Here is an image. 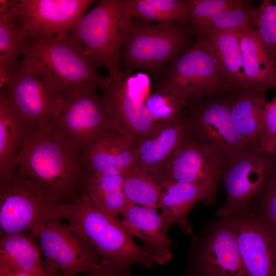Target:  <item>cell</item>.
<instances>
[{
  "mask_svg": "<svg viewBox=\"0 0 276 276\" xmlns=\"http://www.w3.org/2000/svg\"><path fill=\"white\" fill-rule=\"evenodd\" d=\"M17 170L65 204L81 194L87 174L82 152L51 119L38 123L26 140Z\"/></svg>",
  "mask_w": 276,
  "mask_h": 276,
  "instance_id": "6da1fadb",
  "label": "cell"
},
{
  "mask_svg": "<svg viewBox=\"0 0 276 276\" xmlns=\"http://www.w3.org/2000/svg\"><path fill=\"white\" fill-rule=\"evenodd\" d=\"M67 212L69 224L101 260L146 268L156 264L150 250L134 242L118 215L102 209L84 193L67 204Z\"/></svg>",
  "mask_w": 276,
  "mask_h": 276,
  "instance_id": "7a4b0ae2",
  "label": "cell"
},
{
  "mask_svg": "<svg viewBox=\"0 0 276 276\" xmlns=\"http://www.w3.org/2000/svg\"><path fill=\"white\" fill-rule=\"evenodd\" d=\"M155 90L172 94L190 103L233 90L209 42L202 36L173 59Z\"/></svg>",
  "mask_w": 276,
  "mask_h": 276,
  "instance_id": "3957f363",
  "label": "cell"
},
{
  "mask_svg": "<svg viewBox=\"0 0 276 276\" xmlns=\"http://www.w3.org/2000/svg\"><path fill=\"white\" fill-rule=\"evenodd\" d=\"M67 210V204L17 170L0 181L1 236L26 234L37 239L50 221L66 219Z\"/></svg>",
  "mask_w": 276,
  "mask_h": 276,
  "instance_id": "277c9868",
  "label": "cell"
},
{
  "mask_svg": "<svg viewBox=\"0 0 276 276\" xmlns=\"http://www.w3.org/2000/svg\"><path fill=\"white\" fill-rule=\"evenodd\" d=\"M194 36L189 22L163 25L133 19L121 52V71L142 70L148 75L163 72L194 42Z\"/></svg>",
  "mask_w": 276,
  "mask_h": 276,
  "instance_id": "5b68a950",
  "label": "cell"
},
{
  "mask_svg": "<svg viewBox=\"0 0 276 276\" xmlns=\"http://www.w3.org/2000/svg\"><path fill=\"white\" fill-rule=\"evenodd\" d=\"M133 19L126 0H101L84 14L71 35L100 67L106 69L109 78H118L123 74L120 66L122 48Z\"/></svg>",
  "mask_w": 276,
  "mask_h": 276,
  "instance_id": "8992f818",
  "label": "cell"
},
{
  "mask_svg": "<svg viewBox=\"0 0 276 276\" xmlns=\"http://www.w3.org/2000/svg\"><path fill=\"white\" fill-rule=\"evenodd\" d=\"M22 56L42 64L62 85L66 95L99 87L106 77L86 48L70 35L53 38L27 39Z\"/></svg>",
  "mask_w": 276,
  "mask_h": 276,
  "instance_id": "52a82bcc",
  "label": "cell"
},
{
  "mask_svg": "<svg viewBox=\"0 0 276 276\" xmlns=\"http://www.w3.org/2000/svg\"><path fill=\"white\" fill-rule=\"evenodd\" d=\"M0 93L25 120L36 126L55 117L66 96L50 71L28 56H22L16 71L0 87Z\"/></svg>",
  "mask_w": 276,
  "mask_h": 276,
  "instance_id": "ba28073f",
  "label": "cell"
},
{
  "mask_svg": "<svg viewBox=\"0 0 276 276\" xmlns=\"http://www.w3.org/2000/svg\"><path fill=\"white\" fill-rule=\"evenodd\" d=\"M99 88L117 130L136 146L155 124L145 104L151 93L149 76L140 72L108 77Z\"/></svg>",
  "mask_w": 276,
  "mask_h": 276,
  "instance_id": "9c48e42d",
  "label": "cell"
},
{
  "mask_svg": "<svg viewBox=\"0 0 276 276\" xmlns=\"http://www.w3.org/2000/svg\"><path fill=\"white\" fill-rule=\"evenodd\" d=\"M275 165V160L259 145L225 157L221 179L226 200L217 216L227 219L248 209Z\"/></svg>",
  "mask_w": 276,
  "mask_h": 276,
  "instance_id": "30bf717a",
  "label": "cell"
},
{
  "mask_svg": "<svg viewBox=\"0 0 276 276\" xmlns=\"http://www.w3.org/2000/svg\"><path fill=\"white\" fill-rule=\"evenodd\" d=\"M51 120L83 153L118 131L105 99L96 88L66 96L60 110Z\"/></svg>",
  "mask_w": 276,
  "mask_h": 276,
  "instance_id": "8fae6325",
  "label": "cell"
},
{
  "mask_svg": "<svg viewBox=\"0 0 276 276\" xmlns=\"http://www.w3.org/2000/svg\"><path fill=\"white\" fill-rule=\"evenodd\" d=\"M93 0L12 1L10 11L19 26L23 43L27 39L70 35Z\"/></svg>",
  "mask_w": 276,
  "mask_h": 276,
  "instance_id": "7c38bea8",
  "label": "cell"
},
{
  "mask_svg": "<svg viewBox=\"0 0 276 276\" xmlns=\"http://www.w3.org/2000/svg\"><path fill=\"white\" fill-rule=\"evenodd\" d=\"M227 94L209 96L190 103L185 111L191 136L225 157L250 146L233 121Z\"/></svg>",
  "mask_w": 276,
  "mask_h": 276,
  "instance_id": "4fadbf2b",
  "label": "cell"
},
{
  "mask_svg": "<svg viewBox=\"0 0 276 276\" xmlns=\"http://www.w3.org/2000/svg\"><path fill=\"white\" fill-rule=\"evenodd\" d=\"M225 156L202 145L191 134L155 175L162 185L169 181L198 185L214 204Z\"/></svg>",
  "mask_w": 276,
  "mask_h": 276,
  "instance_id": "5bb4252c",
  "label": "cell"
},
{
  "mask_svg": "<svg viewBox=\"0 0 276 276\" xmlns=\"http://www.w3.org/2000/svg\"><path fill=\"white\" fill-rule=\"evenodd\" d=\"M37 241L45 256V270L64 276L86 274L101 262L100 256L61 220L50 221L39 234Z\"/></svg>",
  "mask_w": 276,
  "mask_h": 276,
  "instance_id": "9a60e30c",
  "label": "cell"
},
{
  "mask_svg": "<svg viewBox=\"0 0 276 276\" xmlns=\"http://www.w3.org/2000/svg\"><path fill=\"white\" fill-rule=\"evenodd\" d=\"M193 241L188 276H247L229 219L222 218Z\"/></svg>",
  "mask_w": 276,
  "mask_h": 276,
  "instance_id": "2e32d148",
  "label": "cell"
},
{
  "mask_svg": "<svg viewBox=\"0 0 276 276\" xmlns=\"http://www.w3.org/2000/svg\"><path fill=\"white\" fill-rule=\"evenodd\" d=\"M247 276H276V232L250 206L228 218Z\"/></svg>",
  "mask_w": 276,
  "mask_h": 276,
  "instance_id": "e0dca14e",
  "label": "cell"
},
{
  "mask_svg": "<svg viewBox=\"0 0 276 276\" xmlns=\"http://www.w3.org/2000/svg\"><path fill=\"white\" fill-rule=\"evenodd\" d=\"M190 133L185 112L174 120L155 123L136 147L134 167L155 176Z\"/></svg>",
  "mask_w": 276,
  "mask_h": 276,
  "instance_id": "ac0fdd59",
  "label": "cell"
},
{
  "mask_svg": "<svg viewBox=\"0 0 276 276\" xmlns=\"http://www.w3.org/2000/svg\"><path fill=\"white\" fill-rule=\"evenodd\" d=\"M121 215L126 229L150 250L156 264L165 265L171 260L172 244L168 235L169 228L156 209L131 204Z\"/></svg>",
  "mask_w": 276,
  "mask_h": 276,
  "instance_id": "d6986e66",
  "label": "cell"
},
{
  "mask_svg": "<svg viewBox=\"0 0 276 276\" xmlns=\"http://www.w3.org/2000/svg\"><path fill=\"white\" fill-rule=\"evenodd\" d=\"M136 146L117 131L99 141L83 153L86 172L90 175H123L133 167Z\"/></svg>",
  "mask_w": 276,
  "mask_h": 276,
  "instance_id": "ffe728a7",
  "label": "cell"
},
{
  "mask_svg": "<svg viewBox=\"0 0 276 276\" xmlns=\"http://www.w3.org/2000/svg\"><path fill=\"white\" fill-rule=\"evenodd\" d=\"M37 126L27 122L0 93V181L17 170V161L26 140Z\"/></svg>",
  "mask_w": 276,
  "mask_h": 276,
  "instance_id": "44dd1931",
  "label": "cell"
},
{
  "mask_svg": "<svg viewBox=\"0 0 276 276\" xmlns=\"http://www.w3.org/2000/svg\"><path fill=\"white\" fill-rule=\"evenodd\" d=\"M246 88L266 93L276 80V62L266 52L256 30L249 25L239 29Z\"/></svg>",
  "mask_w": 276,
  "mask_h": 276,
  "instance_id": "7402d4cb",
  "label": "cell"
},
{
  "mask_svg": "<svg viewBox=\"0 0 276 276\" xmlns=\"http://www.w3.org/2000/svg\"><path fill=\"white\" fill-rule=\"evenodd\" d=\"M163 187L157 209L161 210L167 226L176 224L183 233H191L188 216L192 208L199 201L211 205L206 191L198 185L187 182L169 181Z\"/></svg>",
  "mask_w": 276,
  "mask_h": 276,
  "instance_id": "603a6c76",
  "label": "cell"
},
{
  "mask_svg": "<svg viewBox=\"0 0 276 276\" xmlns=\"http://www.w3.org/2000/svg\"><path fill=\"white\" fill-rule=\"evenodd\" d=\"M233 121L239 132L250 145H258L262 129V114L267 102L265 93L247 88L227 94Z\"/></svg>",
  "mask_w": 276,
  "mask_h": 276,
  "instance_id": "cb8c5ba5",
  "label": "cell"
},
{
  "mask_svg": "<svg viewBox=\"0 0 276 276\" xmlns=\"http://www.w3.org/2000/svg\"><path fill=\"white\" fill-rule=\"evenodd\" d=\"M37 239L26 234L1 236L0 269L13 271H45Z\"/></svg>",
  "mask_w": 276,
  "mask_h": 276,
  "instance_id": "d4e9b609",
  "label": "cell"
},
{
  "mask_svg": "<svg viewBox=\"0 0 276 276\" xmlns=\"http://www.w3.org/2000/svg\"><path fill=\"white\" fill-rule=\"evenodd\" d=\"M200 35L210 44L233 90L246 88L239 29L208 30Z\"/></svg>",
  "mask_w": 276,
  "mask_h": 276,
  "instance_id": "484cf974",
  "label": "cell"
},
{
  "mask_svg": "<svg viewBox=\"0 0 276 276\" xmlns=\"http://www.w3.org/2000/svg\"><path fill=\"white\" fill-rule=\"evenodd\" d=\"M123 175L87 174L82 193L97 205L112 214L121 215L130 204L123 189Z\"/></svg>",
  "mask_w": 276,
  "mask_h": 276,
  "instance_id": "4316f807",
  "label": "cell"
},
{
  "mask_svg": "<svg viewBox=\"0 0 276 276\" xmlns=\"http://www.w3.org/2000/svg\"><path fill=\"white\" fill-rule=\"evenodd\" d=\"M23 40L19 26L9 9L0 13V87L16 71L22 56Z\"/></svg>",
  "mask_w": 276,
  "mask_h": 276,
  "instance_id": "83f0119b",
  "label": "cell"
},
{
  "mask_svg": "<svg viewBox=\"0 0 276 276\" xmlns=\"http://www.w3.org/2000/svg\"><path fill=\"white\" fill-rule=\"evenodd\" d=\"M123 175L124 192L130 203L157 209L163 187L154 176L134 167Z\"/></svg>",
  "mask_w": 276,
  "mask_h": 276,
  "instance_id": "f1b7e54d",
  "label": "cell"
},
{
  "mask_svg": "<svg viewBox=\"0 0 276 276\" xmlns=\"http://www.w3.org/2000/svg\"><path fill=\"white\" fill-rule=\"evenodd\" d=\"M249 26L256 30L266 52L276 62V0H263L255 7Z\"/></svg>",
  "mask_w": 276,
  "mask_h": 276,
  "instance_id": "f546056e",
  "label": "cell"
},
{
  "mask_svg": "<svg viewBox=\"0 0 276 276\" xmlns=\"http://www.w3.org/2000/svg\"><path fill=\"white\" fill-rule=\"evenodd\" d=\"M255 9L252 3L247 1L240 7L212 15L191 30L197 37L208 30L239 29L250 25Z\"/></svg>",
  "mask_w": 276,
  "mask_h": 276,
  "instance_id": "4dcf8cb0",
  "label": "cell"
},
{
  "mask_svg": "<svg viewBox=\"0 0 276 276\" xmlns=\"http://www.w3.org/2000/svg\"><path fill=\"white\" fill-rule=\"evenodd\" d=\"M145 104L155 123L176 119L184 114L187 107L179 97L158 90L150 93Z\"/></svg>",
  "mask_w": 276,
  "mask_h": 276,
  "instance_id": "1f68e13d",
  "label": "cell"
},
{
  "mask_svg": "<svg viewBox=\"0 0 276 276\" xmlns=\"http://www.w3.org/2000/svg\"><path fill=\"white\" fill-rule=\"evenodd\" d=\"M254 199L256 208L251 210L276 232V165Z\"/></svg>",
  "mask_w": 276,
  "mask_h": 276,
  "instance_id": "d6a6232c",
  "label": "cell"
},
{
  "mask_svg": "<svg viewBox=\"0 0 276 276\" xmlns=\"http://www.w3.org/2000/svg\"><path fill=\"white\" fill-rule=\"evenodd\" d=\"M191 12L189 25L192 29L212 15L244 5L246 0H185Z\"/></svg>",
  "mask_w": 276,
  "mask_h": 276,
  "instance_id": "836d02e7",
  "label": "cell"
},
{
  "mask_svg": "<svg viewBox=\"0 0 276 276\" xmlns=\"http://www.w3.org/2000/svg\"><path fill=\"white\" fill-rule=\"evenodd\" d=\"M158 9L172 25L188 23L191 12L185 0H147Z\"/></svg>",
  "mask_w": 276,
  "mask_h": 276,
  "instance_id": "e575fe53",
  "label": "cell"
},
{
  "mask_svg": "<svg viewBox=\"0 0 276 276\" xmlns=\"http://www.w3.org/2000/svg\"><path fill=\"white\" fill-rule=\"evenodd\" d=\"M129 12L133 18L163 25H174L147 0H126Z\"/></svg>",
  "mask_w": 276,
  "mask_h": 276,
  "instance_id": "d590c367",
  "label": "cell"
},
{
  "mask_svg": "<svg viewBox=\"0 0 276 276\" xmlns=\"http://www.w3.org/2000/svg\"><path fill=\"white\" fill-rule=\"evenodd\" d=\"M276 136V94L267 102L262 114V129L259 146L263 148Z\"/></svg>",
  "mask_w": 276,
  "mask_h": 276,
  "instance_id": "8d00e7d4",
  "label": "cell"
},
{
  "mask_svg": "<svg viewBox=\"0 0 276 276\" xmlns=\"http://www.w3.org/2000/svg\"><path fill=\"white\" fill-rule=\"evenodd\" d=\"M130 266L112 264L101 260L100 264L86 275L87 276H130Z\"/></svg>",
  "mask_w": 276,
  "mask_h": 276,
  "instance_id": "74e56055",
  "label": "cell"
},
{
  "mask_svg": "<svg viewBox=\"0 0 276 276\" xmlns=\"http://www.w3.org/2000/svg\"><path fill=\"white\" fill-rule=\"evenodd\" d=\"M60 273L51 274L47 271L43 272H31L0 269V276H57Z\"/></svg>",
  "mask_w": 276,
  "mask_h": 276,
  "instance_id": "f35d334b",
  "label": "cell"
},
{
  "mask_svg": "<svg viewBox=\"0 0 276 276\" xmlns=\"http://www.w3.org/2000/svg\"><path fill=\"white\" fill-rule=\"evenodd\" d=\"M261 149L266 153L271 156L276 162V136Z\"/></svg>",
  "mask_w": 276,
  "mask_h": 276,
  "instance_id": "ab89813d",
  "label": "cell"
},
{
  "mask_svg": "<svg viewBox=\"0 0 276 276\" xmlns=\"http://www.w3.org/2000/svg\"><path fill=\"white\" fill-rule=\"evenodd\" d=\"M273 87L275 88V89H276V80H275V83H274V85Z\"/></svg>",
  "mask_w": 276,
  "mask_h": 276,
  "instance_id": "60d3db41",
  "label": "cell"
},
{
  "mask_svg": "<svg viewBox=\"0 0 276 276\" xmlns=\"http://www.w3.org/2000/svg\"><path fill=\"white\" fill-rule=\"evenodd\" d=\"M57 276H64V275H63L62 274H61L60 273V274H59Z\"/></svg>",
  "mask_w": 276,
  "mask_h": 276,
  "instance_id": "b9f144b4",
  "label": "cell"
}]
</instances>
